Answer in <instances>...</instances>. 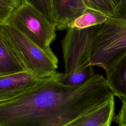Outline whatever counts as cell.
<instances>
[{
	"label": "cell",
	"instance_id": "3957f363",
	"mask_svg": "<svg viewBox=\"0 0 126 126\" xmlns=\"http://www.w3.org/2000/svg\"><path fill=\"white\" fill-rule=\"evenodd\" d=\"M0 39L25 71L36 79L57 72L58 60L53 52L42 50L7 22L0 24Z\"/></svg>",
	"mask_w": 126,
	"mask_h": 126
},
{
	"label": "cell",
	"instance_id": "7a4b0ae2",
	"mask_svg": "<svg viewBox=\"0 0 126 126\" xmlns=\"http://www.w3.org/2000/svg\"><path fill=\"white\" fill-rule=\"evenodd\" d=\"M126 54V0H121L117 13L98 26L93 42L91 64L108 74Z\"/></svg>",
	"mask_w": 126,
	"mask_h": 126
},
{
	"label": "cell",
	"instance_id": "7c38bea8",
	"mask_svg": "<svg viewBox=\"0 0 126 126\" xmlns=\"http://www.w3.org/2000/svg\"><path fill=\"white\" fill-rule=\"evenodd\" d=\"M90 65L86 68L77 70L68 73H61L59 81L63 86H75L83 84L88 81L95 73Z\"/></svg>",
	"mask_w": 126,
	"mask_h": 126
},
{
	"label": "cell",
	"instance_id": "5bb4252c",
	"mask_svg": "<svg viewBox=\"0 0 126 126\" xmlns=\"http://www.w3.org/2000/svg\"><path fill=\"white\" fill-rule=\"evenodd\" d=\"M22 2L33 7L43 15L51 23L55 25L52 0H22Z\"/></svg>",
	"mask_w": 126,
	"mask_h": 126
},
{
	"label": "cell",
	"instance_id": "2e32d148",
	"mask_svg": "<svg viewBox=\"0 0 126 126\" xmlns=\"http://www.w3.org/2000/svg\"><path fill=\"white\" fill-rule=\"evenodd\" d=\"M122 105L119 113L114 117V120L119 126H126V99L122 98Z\"/></svg>",
	"mask_w": 126,
	"mask_h": 126
},
{
	"label": "cell",
	"instance_id": "277c9868",
	"mask_svg": "<svg viewBox=\"0 0 126 126\" xmlns=\"http://www.w3.org/2000/svg\"><path fill=\"white\" fill-rule=\"evenodd\" d=\"M7 23L45 51H51L56 26L33 7L25 2L15 8Z\"/></svg>",
	"mask_w": 126,
	"mask_h": 126
},
{
	"label": "cell",
	"instance_id": "5b68a950",
	"mask_svg": "<svg viewBox=\"0 0 126 126\" xmlns=\"http://www.w3.org/2000/svg\"><path fill=\"white\" fill-rule=\"evenodd\" d=\"M99 25L85 29L69 28L62 40L65 72L86 68L91 64L93 42Z\"/></svg>",
	"mask_w": 126,
	"mask_h": 126
},
{
	"label": "cell",
	"instance_id": "52a82bcc",
	"mask_svg": "<svg viewBox=\"0 0 126 126\" xmlns=\"http://www.w3.org/2000/svg\"><path fill=\"white\" fill-rule=\"evenodd\" d=\"M56 29H67L71 23L87 9L82 0H52Z\"/></svg>",
	"mask_w": 126,
	"mask_h": 126
},
{
	"label": "cell",
	"instance_id": "8992f818",
	"mask_svg": "<svg viewBox=\"0 0 126 126\" xmlns=\"http://www.w3.org/2000/svg\"><path fill=\"white\" fill-rule=\"evenodd\" d=\"M38 80L26 71L0 76V103L20 95Z\"/></svg>",
	"mask_w": 126,
	"mask_h": 126
},
{
	"label": "cell",
	"instance_id": "8fae6325",
	"mask_svg": "<svg viewBox=\"0 0 126 126\" xmlns=\"http://www.w3.org/2000/svg\"><path fill=\"white\" fill-rule=\"evenodd\" d=\"M108 17L109 16L96 11L87 9L83 14L71 23L68 28L82 29L100 25L104 23Z\"/></svg>",
	"mask_w": 126,
	"mask_h": 126
},
{
	"label": "cell",
	"instance_id": "9c48e42d",
	"mask_svg": "<svg viewBox=\"0 0 126 126\" xmlns=\"http://www.w3.org/2000/svg\"><path fill=\"white\" fill-rule=\"evenodd\" d=\"M106 75L107 84L114 96L126 99V54Z\"/></svg>",
	"mask_w": 126,
	"mask_h": 126
},
{
	"label": "cell",
	"instance_id": "4fadbf2b",
	"mask_svg": "<svg viewBox=\"0 0 126 126\" xmlns=\"http://www.w3.org/2000/svg\"><path fill=\"white\" fill-rule=\"evenodd\" d=\"M87 9L96 11L107 16L116 15L121 0H82Z\"/></svg>",
	"mask_w": 126,
	"mask_h": 126
},
{
	"label": "cell",
	"instance_id": "6da1fadb",
	"mask_svg": "<svg viewBox=\"0 0 126 126\" xmlns=\"http://www.w3.org/2000/svg\"><path fill=\"white\" fill-rule=\"evenodd\" d=\"M61 74L39 80L20 95L0 102V126H67L114 97L101 74L66 86L59 81Z\"/></svg>",
	"mask_w": 126,
	"mask_h": 126
},
{
	"label": "cell",
	"instance_id": "d6986e66",
	"mask_svg": "<svg viewBox=\"0 0 126 126\" xmlns=\"http://www.w3.org/2000/svg\"><path fill=\"white\" fill-rule=\"evenodd\" d=\"M125 126V125H121V126Z\"/></svg>",
	"mask_w": 126,
	"mask_h": 126
},
{
	"label": "cell",
	"instance_id": "30bf717a",
	"mask_svg": "<svg viewBox=\"0 0 126 126\" xmlns=\"http://www.w3.org/2000/svg\"><path fill=\"white\" fill-rule=\"evenodd\" d=\"M24 71V68L0 39V76Z\"/></svg>",
	"mask_w": 126,
	"mask_h": 126
},
{
	"label": "cell",
	"instance_id": "9a60e30c",
	"mask_svg": "<svg viewBox=\"0 0 126 126\" xmlns=\"http://www.w3.org/2000/svg\"><path fill=\"white\" fill-rule=\"evenodd\" d=\"M14 9L11 5L0 0V24L7 22Z\"/></svg>",
	"mask_w": 126,
	"mask_h": 126
},
{
	"label": "cell",
	"instance_id": "ba28073f",
	"mask_svg": "<svg viewBox=\"0 0 126 126\" xmlns=\"http://www.w3.org/2000/svg\"><path fill=\"white\" fill-rule=\"evenodd\" d=\"M115 114L114 97L101 106L76 119L67 126L111 125Z\"/></svg>",
	"mask_w": 126,
	"mask_h": 126
},
{
	"label": "cell",
	"instance_id": "e0dca14e",
	"mask_svg": "<svg viewBox=\"0 0 126 126\" xmlns=\"http://www.w3.org/2000/svg\"><path fill=\"white\" fill-rule=\"evenodd\" d=\"M3 1L16 8L19 6L22 3V0H0Z\"/></svg>",
	"mask_w": 126,
	"mask_h": 126
},
{
	"label": "cell",
	"instance_id": "ac0fdd59",
	"mask_svg": "<svg viewBox=\"0 0 126 126\" xmlns=\"http://www.w3.org/2000/svg\"><path fill=\"white\" fill-rule=\"evenodd\" d=\"M110 126V125H105V126Z\"/></svg>",
	"mask_w": 126,
	"mask_h": 126
}]
</instances>
